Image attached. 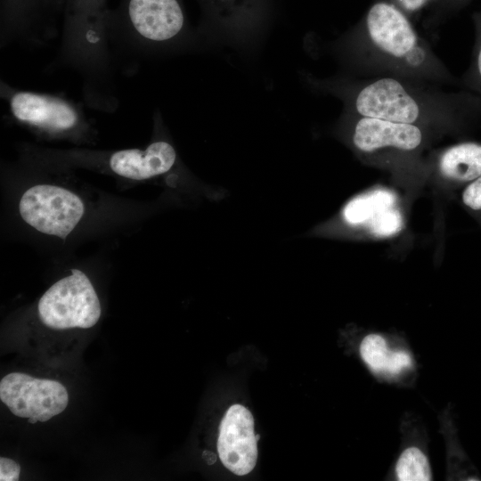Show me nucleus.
Masks as SVG:
<instances>
[{
  "instance_id": "f257e3e1",
  "label": "nucleus",
  "mask_w": 481,
  "mask_h": 481,
  "mask_svg": "<svg viewBox=\"0 0 481 481\" xmlns=\"http://www.w3.org/2000/svg\"><path fill=\"white\" fill-rule=\"evenodd\" d=\"M340 49L347 62L370 77L395 76L461 86L412 18L390 0H375L342 39Z\"/></svg>"
},
{
  "instance_id": "f03ea898",
  "label": "nucleus",
  "mask_w": 481,
  "mask_h": 481,
  "mask_svg": "<svg viewBox=\"0 0 481 481\" xmlns=\"http://www.w3.org/2000/svg\"><path fill=\"white\" fill-rule=\"evenodd\" d=\"M330 86L346 111L358 116L426 126H455L481 115V97L465 89L446 91L441 85L374 76L337 81Z\"/></svg>"
},
{
  "instance_id": "7ed1b4c3",
  "label": "nucleus",
  "mask_w": 481,
  "mask_h": 481,
  "mask_svg": "<svg viewBox=\"0 0 481 481\" xmlns=\"http://www.w3.org/2000/svg\"><path fill=\"white\" fill-rule=\"evenodd\" d=\"M41 322L53 330L88 329L97 323L102 308L87 276L77 269L53 284L37 306Z\"/></svg>"
},
{
  "instance_id": "20e7f679",
  "label": "nucleus",
  "mask_w": 481,
  "mask_h": 481,
  "mask_svg": "<svg viewBox=\"0 0 481 481\" xmlns=\"http://www.w3.org/2000/svg\"><path fill=\"white\" fill-rule=\"evenodd\" d=\"M0 399L12 414L34 424L61 413L68 406L69 394L57 380L11 372L0 381Z\"/></svg>"
},
{
  "instance_id": "39448f33",
  "label": "nucleus",
  "mask_w": 481,
  "mask_h": 481,
  "mask_svg": "<svg viewBox=\"0 0 481 481\" xmlns=\"http://www.w3.org/2000/svg\"><path fill=\"white\" fill-rule=\"evenodd\" d=\"M19 210L22 219L38 232L65 240L82 218L84 205L69 190L37 184L23 193Z\"/></svg>"
},
{
  "instance_id": "423d86ee",
  "label": "nucleus",
  "mask_w": 481,
  "mask_h": 481,
  "mask_svg": "<svg viewBox=\"0 0 481 481\" xmlns=\"http://www.w3.org/2000/svg\"><path fill=\"white\" fill-rule=\"evenodd\" d=\"M135 37L151 44H164L180 37L186 28L182 0H121L110 14Z\"/></svg>"
},
{
  "instance_id": "0eeeda50",
  "label": "nucleus",
  "mask_w": 481,
  "mask_h": 481,
  "mask_svg": "<svg viewBox=\"0 0 481 481\" xmlns=\"http://www.w3.org/2000/svg\"><path fill=\"white\" fill-rule=\"evenodd\" d=\"M9 109L20 123L49 134L71 132L82 122L80 111L72 103L40 93H12L9 97Z\"/></svg>"
},
{
  "instance_id": "6e6552de",
  "label": "nucleus",
  "mask_w": 481,
  "mask_h": 481,
  "mask_svg": "<svg viewBox=\"0 0 481 481\" xmlns=\"http://www.w3.org/2000/svg\"><path fill=\"white\" fill-rule=\"evenodd\" d=\"M257 440L251 412L240 404L230 406L220 423L217 439L224 466L238 476L249 473L257 459Z\"/></svg>"
},
{
  "instance_id": "1a4fd4ad",
  "label": "nucleus",
  "mask_w": 481,
  "mask_h": 481,
  "mask_svg": "<svg viewBox=\"0 0 481 481\" xmlns=\"http://www.w3.org/2000/svg\"><path fill=\"white\" fill-rule=\"evenodd\" d=\"M346 125L354 148L367 155L386 146L415 152L425 141L424 128L346 112Z\"/></svg>"
},
{
  "instance_id": "9d476101",
  "label": "nucleus",
  "mask_w": 481,
  "mask_h": 481,
  "mask_svg": "<svg viewBox=\"0 0 481 481\" xmlns=\"http://www.w3.org/2000/svg\"><path fill=\"white\" fill-rule=\"evenodd\" d=\"M175 160L174 147L167 142L157 141L145 150L128 149L114 152L109 159V166L120 176L145 180L168 172Z\"/></svg>"
},
{
  "instance_id": "9b49d317",
  "label": "nucleus",
  "mask_w": 481,
  "mask_h": 481,
  "mask_svg": "<svg viewBox=\"0 0 481 481\" xmlns=\"http://www.w3.org/2000/svg\"><path fill=\"white\" fill-rule=\"evenodd\" d=\"M437 168L449 180L472 182L481 175V143L463 142L448 147L440 154Z\"/></svg>"
},
{
  "instance_id": "f8f14e48",
  "label": "nucleus",
  "mask_w": 481,
  "mask_h": 481,
  "mask_svg": "<svg viewBox=\"0 0 481 481\" xmlns=\"http://www.w3.org/2000/svg\"><path fill=\"white\" fill-rule=\"evenodd\" d=\"M211 15L232 29H252L263 19L265 0H202Z\"/></svg>"
},
{
  "instance_id": "ddd939ff",
  "label": "nucleus",
  "mask_w": 481,
  "mask_h": 481,
  "mask_svg": "<svg viewBox=\"0 0 481 481\" xmlns=\"http://www.w3.org/2000/svg\"><path fill=\"white\" fill-rule=\"evenodd\" d=\"M360 354L369 368L377 373L395 376L412 365L409 353L390 350L385 338L379 334H369L363 338Z\"/></svg>"
},
{
  "instance_id": "4468645a",
  "label": "nucleus",
  "mask_w": 481,
  "mask_h": 481,
  "mask_svg": "<svg viewBox=\"0 0 481 481\" xmlns=\"http://www.w3.org/2000/svg\"><path fill=\"white\" fill-rule=\"evenodd\" d=\"M395 195L386 190H376L351 200L344 208L345 220L351 224H367L373 216L395 206Z\"/></svg>"
},
{
  "instance_id": "2eb2a0df",
  "label": "nucleus",
  "mask_w": 481,
  "mask_h": 481,
  "mask_svg": "<svg viewBox=\"0 0 481 481\" xmlns=\"http://www.w3.org/2000/svg\"><path fill=\"white\" fill-rule=\"evenodd\" d=\"M110 12L105 0H66L65 20L82 29L104 27Z\"/></svg>"
},
{
  "instance_id": "dca6fc26",
  "label": "nucleus",
  "mask_w": 481,
  "mask_h": 481,
  "mask_svg": "<svg viewBox=\"0 0 481 481\" xmlns=\"http://www.w3.org/2000/svg\"><path fill=\"white\" fill-rule=\"evenodd\" d=\"M395 473L400 481H428L432 478L428 458L417 447H409L401 453Z\"/></svg>"
},
{
  "instance_id": "f3484780",
  "label": "nucleus",
  "mask_w": 481,
  "mask_h": 481,
  "mask_svg": "<svg viewBox=\"0 0 481 481\" xmlns=\"http://www.w3.org/2000/svg\"><path fill=\"white\" fill-rule=\"evenodd\" d=\"M475 43L470 64L461 79V87L481 97V11L472 15Z\"/></svg>"
},
{
  "instance_id": "a211bd4d",
  "label": "nucleus",
  "mask_w": 481,
  "mask_h": 481,
  "mask_svg": "<svg viewBox=\"0 0 481 481\" xmlns=\"http://www.w3.org/2000/svg\"><path fill=\"white\" fill-rule=\"evenodd\" d=\"M371 232L379 236H389L403 227V218L395 207L382 210L367 223Z\"/></svg>"
},
{
  "instance_id": "6ab92c4d",
  "label": "nucleus",
  "mask_w": 481,
  "mask_h": 481,
  "mask_svg": "<svg viewBox=\"0 0 481 481\" xmlns=\"http://www.w3.org/2000/svg\"><path fill=\"white\" fill-rule=\"evenodd\" d=\"M472 0H438L431 8L430 21L438 24L454 15L467 6Z\"/></svg>"
},
{
  "instance_id": "aec40b11",
  "label": "nucleus",
  "mask_w": 481,
  "mask_h": 481,
  "mask_svg": "<svg viewBox=\"0 0 481 481\" xmlns=\"http://www.w3.org/2000/svg\"><path fill=\"white\" fill-rule=\"evenodd\" d=\"M462 200L472 210H481V175L467 185Z\"/></svg>"
},
{
  "instance_id": "412c9836",
  "label": "nucleus",
  "mask_w": 481,
  "mask_h": 481,
  "mask_svg": "<svg viewBox=\"0 0 481 481\" xmlns=\"http://www.w3.org/2000/svg\"><path fill=\"white\" fill-rule=\"evenodd\" d=\"M412 19L424 9L432 8L438 0H390Z\"/></svg>"
},
{
  "instance_id": "4be33fe9",
  "label": "nucleus",
  "mask_w": 481,
  "mask_h": 481,
  "mask_svg": "<svg viewBox=\"0 0 481 481\" xmlns=\"http://www.w3.org/2000/svg\"><path fill=\"white\" fill-rule=\"evenodd\" d=\"M20 472V465L12 459L0 458V480L15 481L19 479Z\"/></svg>"
},
{
  "instance_id": "5701e85b",
  "label": "nucleus",
  "mask_w": 481,
  "mask_h": 481,
  "mask_svg": "<svg viewBox=\"0 0 481 481\" xmlns=\"http://www.w3.org/2000/svg\"><path fill=\"white\" fill-rule=\"evenodd\" d=\"M25 0H3V5H12L23 2Z\"/></svg>"
},
{
  "instance_id": "b1692460",
  "label": "nucleus",
  "mask_w": 481,
  "mask_h": 481,
  "mask_svg": "<svg viewBox=\"0 0 481 481\" xmlns=\"http://www.w3.org/2000/svg\"><path fill=\"white\" fill-rule=\"evenodd\" d=\"M39 1L46 6H53L55 4V0H39Z\"/></svg>"
}]
</instances>
